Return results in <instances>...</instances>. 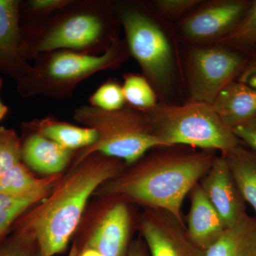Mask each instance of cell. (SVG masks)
<instances>
[{
    "label": "cell",
    "instance_id": "cell-24",
    "mask_svg": "<svg viewBox=\"0 0 256 256\" xmlns=\"http://www.w3.org/2000/svg\"><path fill=\"white\" fill-rule=\"evenodd\" d=\"M0 256H42L35 237L14 225V232L0 242Z\"/></svg>",
    "mask_w": 256,
    "mask_h": 256
},
{
    "label": "cell",
    "instance_id": "cell-3",
    "mask_svg": "<svg viewBox=\"0 0 256 256\" xmlns=\"http://www.w3.org/2000/svg\"><path fill=\"white\" fill-rule=\"evenodd\" d=\"M116 20L114 3L74 0L48 18L21 24L24 57L30 62L40 54L57 50L102 54L119 38Z\"/></svg>",
    "mask_w": 256,
    "mask_h": 256
},
{
    "label": "cell",
    "instance_id": "cell-29",
    "mask_svg": "<svg viewBox=\"0 0 256 256\" xmlns=\"http://www.w3.org/2000/svg\"><path fill=\"white\" fill-rule=\"evenodd\" d=\"M256 90V56L252 55L245 68L236 79Z\"/></svg>",
    "mask_w": 256,
    "mask_h": 256
},
{
    "label": "cell",
    "instance_id": "cell-4",
    "mask_svg": "<svg viewBox=\"0 0 256 256\" xmlns=\"http://www.w3.org/2000/svg\"><path fill=\"white\" fill-rule=\"evenodd\" d=\"M129 55L126 42L120 38L102 54L69 50L40 54L34 58L28 73L16 82V92L25 98H69L80 82L99 72L118 68Z\"/></svg>",
    "mask_w": 256,
    "mask_h": 256
},
{
    "label": "cell",
    "instance_id": "cell-15",
    "mask_svg": "<svg viewBox=\"0 0 256 256\" xmlns=\"http://www.w3.org/2000/svg\"><path fill=\"white\" fill-rule=\"evenodd\" d=\"M188 194L191 203L186 229L192 242L205 252L220 238L227 226L208 201L200 182Z\"/></svg>",
    "mask_w": 256,
    "mask_h": 256
},
{
    "label": "cell",
    "instance_id": "cell-25",
    "mask_svg": "<svg viewBox=\"0 0 256 256\" xmlns=\"http://www.w3.org/2000/svg\"><path fill=\"white\" fill-rule=\"evenodd\" d=\"M88 101L92 107L106 111L120 110L126 106L122 85L112 79L101 84Z\"/></svg>",
    "mask_w": 256,
    "mask_h": 256
},
{
    "label": "cell",
    "instance_id": "cell-27",
    "mask_svg": "<svg viewBox=\"0 0 256 256\" xmlns=\"http://www.w3.org/2000/svg\"><path fill=\"white\" fill-rule=\"evenodd\" d=\"M198 0H158L156 10L166 18H176L200 4Z\"/></svg>",
    "mask_w": 256,
    "mask_h": 256
},
{
    "label": "cell",
    "instance_id": "cell-30",
    "mask_svg": "<svg viewBox=\"0 0 256 256\" xmlns=\"http://www.w3.org/2000/svg\"><path fill=\"white\" fill-rule=\"evenodd\" d=\"M127 256H150L146 242L140 236L132 240Z\"/></svg>",
    "mask_w": 256,
    "mask_h": 256
},
{
    "label": "cell",
    "instance_id": "cell-14",
    "mask_svg": "<svg viewBox=\"0 0 256 256\" xmlns=\"http://www.w3.org/2000/svg\"><path fill=\"white\" fill-rule=\"evenodd\" d=\"M20 0H0V74L18 82L31 68L22 50Z\"/></svg>",
    "mask_w": 256,
    "mask_h": 256
},
{
    "label": "cell",
    "instance_id": "cell-8",
    "mask_svg": "<svg viewBox=\"0 0 256 256\" xmlns=\"http://www.w3.org/2000/svg\"><path fill=\"white\" fill-rule=\"evenodd\" d=\"M97 204L84 230L78 234L69 256L86 248L102 256H127L132 242L134 220L131 204L122 197H97Z\"/></svg>",
    "mask_w": 256,
    "mask_h": 256
},
{
    "label": "cell",
    "instance_id": "cell-13",
    "mask_svg": "<svg viewBox=\"0 0 256 256\" xmlns=\"http://www.w3.org/2000/svg\"><path fill=\"white\" fill-rule=\"evenodd\" d=\"M21 156L30 170L44 176L63 174L77 152L70 150L36 132L28 122L22 124Z\"/></svg>",
    "mask_w": 256,
    "mask_h": 256
},
{
    "label": "cell",
    "instance_id": "cell-9",
    "mask_svg": "<svg viewBox=\"0 0 256 256\" xmlns=\"http://www.w3.org/2000/svg\"><path fill=\"white\" fill-rule=\"evenodd\" d=\"M250 57L228 47H198L188 56V84L192 102L210 104L220 90L238 78Z\"/></svg>",
    "mask_w": 256,
    "mask_h": 256
},
{
    "label": "cell",
    "instance_id": "cell-6",
    "mask_svg": "<svg viewBox=\"0 0 256 256\" xmlns=\"http://www.w3.org/2000/svg\"><path fill=\"white\" fill-rule=\"evenodd\" d=\"M146 112L156 137L166 146H188L222 154L240 144L210 104H156Z\"/></svg>",
    "mask_w": 256,
    "mask_h": 256
},
{
    "label": "cell",
    "instance_id": "cell-26",
    "mask_svg": "<svg viewBox=\"0 0 256 256\" xmlns=\"http://www.w3.org/2000/svg\"><path fill=\"white\" fill-rule=\"evenodd\" d=\"M74 0H28L21 1V24L48 18L68 6Z\"/></svg>",
    "mask_w": 256,
    "mask_h": 256
},
{
    "label": "cell",
    "instance_id": "cell-1",
    "mask_svg": "<svg viewBox=\"0 0 256 256\" xmlns=\"http://www.w3.org/2000/svg\"><path fill=\"white\" fill-rule=\"evenodd\" d=\"M216 158L210 150L166 146L146 153L96 190L94 196L122 197L132 204L161 208L184 220V200L208 172Z\"/></svg>",
    "mask_w": 256,
    "mask_h": 256
},
{
    "label": "cell",
    "instance_id": "cell-20",
    "mask_svg": "<svg viewBox=\"0 0 256 256\" xmlns=\"http://www.w3.org/2000/svg\"><path fill=\"white\" fill-rule=\"evenodd\" d=\"M222 154L244 200L255 210L256 218V152L240 144Z\"/></svg>",
    "mask_w": 256,
    "mask_h": 256
},
{
    "label": "cell",
    "instance_id": "cell-22",
    "mask_svg": "<svg viewBox=\"0 0 256 256\" xmlns=\"http://www.w3.org/2000/svg\"><path fill=\"white\" fill-rule=\"evenodd\" d=\"M217 42L220 46L244 53L256 47V0L250 2L246 12L236 26Z\"/></svg>",
    "mask_w": 256,
    "mask_h": 256
},
{
    "label": "cell",
    "instance_id": "cell-32",
    "mask_svg": "<svg viewBox=\"0 0 256 256\" xmlns=\"http://www.w3.org/2000/svg\"><path fill=\"white\" fill-rule=\"evenodd\" d=\"M77 256H102L98 252L94 249L86 248L79 252Z\"/></svg>",
    "mask_w": 256,
    "mask_h": 256
},
{
    "label": "cell",
    "instance_id": "cell-21",
    "mask_svg": "<svg viewBox=\"0 0 256 256\" xmlns=\"http://www.w3.org/2000/svg\"><path fill=\"white\" fill-rule=\"evenodd\" d=\"M122 86L126 105L130 107L146 112L158 104L156 90L144 76L128 74Z\"/></svg>",
    "mask_w": 256,
    "mask_h": 256
},
{
    "label": "cell",
    "instance_id": "cell-12",
    "mask_svg": "<svg viewBox=\"0 0 256 256\" xmlns=\"http://www.w3.org/2000/svg\"><path fill=\"white\" fill-rule=\"evenodd\" d=\"M200 184L227 228L233 226L247 216L246 202L222 154L216 158Z\"/></svg>",
    "mask_w": 256,
    "mask_h": 256
},
{
    "label": "cell",
    "instance_id": "cell-18",
    "mask_svg": "<svg viewBox=\"0 0 256 256\" xmlns=\"http://www.w3.org/2000/svg\"><path fill=\"white\" fill-rule=\"evenodd\" d=\"M28 122L36 132L72 151L78 152L88 148L98 140V133L95 130L58 120L54 118L46 117Z\"/></svg>",
    "mask_w": 256,
    "mask_h": 256
},
{
    "label": "cell",
    "instance_id": "cell-33",
    "mask_svg": "<svg viewBox=\"0 0 256 256\" xmlns=\"http://www.w3.org/2000/svg\"><path fill=\"white\" fill-rule=\"evenodd\" d=\"M252 55H256V50L254 53L252 54Z\"/></svg>",
    "mask_w": 256,
    "mask_h": 256
},
{
    "label": "cell",
    "instance_id": "cell-10",
    "mask_svg": "<svg viewBox=\"0 0 256 256\" xmlns=\"http://www.w3.org/2000/svg\"><path fill=\"white\" fill-rule=\"evenodd\" d=\"M137 226L150 256H204L190 236L185 224L161 208H144Z\"/></svg>",
    "mask_w": 256,
    "mask_h": 256
},
{
    "label": "cell",
    "instance_id": "cell-17",
    "mask_svg": "<svg viewBox=\"0 0 256 256\" xmlns=\"http://www.w3.org/2000/svg\"><path fill=\"white\" fill-rule=\"evenodd\" d=\"M224 124L232 128L256 114V90L236 80L229 84L212 104Z\"/></svg>",
    "mask_w": 256,
    "mask_h": 256
},
{
    "label": "cell",
    "instance_id": "cell-16",
    "mask_svg": "<svg viewBox=\"0 0 256 256\" xmlns=\"http://www.w3.org/2000/svg\"><path fill=\"white\" fill-rule=\"evenodd\" d=\"M31 172L24 164L21 140L14 130L0 127V192L21 194L28 186Z\"/></svg>",
    "mask_w": 256,
    "mask_h": 256
},
{
    "label": "cell",
    "instance_id": "cell-2",
    "mask_svg": "<svg viewBox=\"0 0 256 256\" xmlns=\"http://www.w3.org/2000/svg\"><path fill=\"white\" fill-rule=\"evenodd\" d=\"M126 166L122 160L99 152L72 163L50 194L28 210L14 225L35 237L42 256L63 254L82 222L90 197Z\"/></svg>",
    "mask_w": 256,
    "mask_h": 256
},
{
    "label": "cell",
    "instance_id": "cell-23",
    "mask_svg": "<svg viewBox=\"0 0 256 256\" xmlns=\"http://www.w3.org/2000/svg\"><path fill=\"white\" fill-rule=\"evenodd\" d=\"M41 202L37 198L16 196L0 192V242L9 234L16 220Z\"/></svg>",
    "mask_w": 256,
    "mask_h": 256
},
{
    "label": "cell",
    "instance_id": "cell-5",
    "mask_svg": "<svg viewBox=\"0 0 256 256\" xmlns=\"http://www.w3.org/2000/svg\"><path fill=\"white\" fill-rule=\"evenodd\" d=\"M73 117L84 127L97 131L99 137L92 146L77 152L72 163L99 152L130 165L149 151L166 148L156 137L146 112L128 106L114 111L100 110L90 105L79 106Z\"/></svg>",
    "mask_w": 256,
    "mask_h": 256
},
{
    "label": "cell",
    "instance_id": "cell-31",
    "mask_svg": "<svg viewBox=\"0 0 256 256\" xmlns=\"http://www.w3.org/2000/svg\"><path fill=\"white\" fill-rule=\"evenodd\" d=\"M3 84H4L3 78H0V90L3 86ZM8 112H9V108L8 106L2 102L1 99H0V122L4 120Z\"/></svg>",
    "mask_w": 256,
    "mask_h": 256
},
{
    "label": "cell",
    "instance_id": "cell-19",
    "mask_svg": "<svg viewBox=\"0 0 256 256\" xmlns=\"http://www.w3.org/2000/svg\"><path fill=\"white\" fill-rule=\"evenodd\" d=\"M204 256H256V218L248 215L227 228Z\"/></svg>",
    "mask_w": 256,
    "mask_h": 256
},
{
    "label": "cell",
    "instance_id": "cell-11",
    "mask_svg": "<svg viewBox=\"0 0 256 256\" xmlns=\"http://www.w3.org/2000/svg\"><path fill=\"white\" fill-rule=\"evenodd\" d=\"M250 2L244 0H224L205 5L184 20L182 32L192 41H218L240 22Z\"/></svg>",
    "mask_w": 256,
    "mask_h": 256
},
{
    "label": "cell",
    "instance_id": "cell-7",
    "mask_svg": "<svg viewBox=\"0 0 256 256\" xmlns=\"http://www.w3.org/2000/svg\"><path fill=\"white\" fill-rule=\"evenodd\" d=\"M126 34L130 55L156 92L165 94L174 78L172 48L156 20L144 10L128 3L114 4Z\"/></svg>",
    "mask_w": 256,
    "mask_h": 256
},
{
    "label": "cell",
    "instance_id": "cell-28",
    "mask_svg": "<svg viewBox=\"0 0 256 256\" xmlns=\"http://www.w3.org/2000/svg\"><path fill=\"white\" fill-rule=\"evenodd\" d=\"M239 141H242L256 152V114L245 122L232 128Z\"/></svg>",
    "mask_w": 256,
    "mask_h": 256
}]
</instances>
